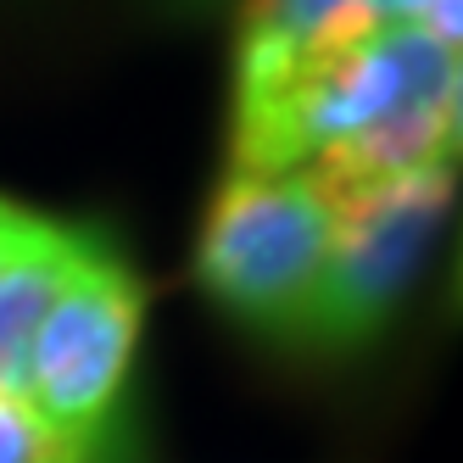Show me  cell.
Instances as JSON below:
<instances>
[{"label": "cell", "mask_w": 463, "mask_h": 463, "mask_svg": "<svg viewBox=\"0 0 463 463\" xmlns=\"http://www.w3.org/2000/svg\"><path fill=\"white\" fill-rule=\"evenodd\" d=\"M424 112H458V45L424 23L235 34L229 174H296L329 146Z\"/></svg>", "instance_id": "6da1fadb"}, {"label": "cell", "mask_w": 463, "mask_h": 463, "mask_svg": "<svg viewBox=\"0 0 463 463\" xmlns=\"http://www.w3.org/2000/svg\"><path fill=\"white\" fill-rule=\"evenodd\" d=\"M335 207L296 174H223L195 229L190 274L207 302L246 335L290 346L324 274Z\"/></svg>", "instance_id": "7a4b0ae2"}, {"label": "cell", "mask_w": 463, "mask_h": 463, "mask_svg": "<svg viewBox=\"0 0 463 463\" xmlns=\"http://www.w3.org/2000/svg\"><path fill=\"white\" fill-rule=\"evenodd\" d=\"M447 213H452V162L380 184L357 202H341L324 274L285 352L313 363H346L369 352L408 307L424 262L441 241Z\"/></svg>", "instance_id": "3957f363"}, {"label": "cell", "mask_w": 463, "mask_h": 463, "mask_svg": "<svg viewBox=\"0 0 463 463\" xmlns=\"http://www.w3.org/2000/svg\"><path fill=\"white\" fill-rule=\"evenodd\" d=\"M146 329V285L123 246L95 235L45 307L23 363V396L61 430H101L128 408Z\"/></svg>", "instance_id": "277c9868"}, {"label": "cell", "mask_w": 463, "mask_h": 463, "mask_svg": "<svg viewBox=\"0 0 463 463\" xmlns=\"http://www.w3.org/2000/svg\"><path fill=\"white\" fill-rule=\"evenodd\" d=\"M95 235H101L95 223L51 218L45 235L0 274V391H23V363H28V346H34V329Z\"/></svg>", "instance_id": "5b68a950"}, {"label": "cell", "mask_w": 463, "mask_h": 463, "mask_svg": "<svg viewBox=\"0 0 463 463\" xmlns=\"http://www.w3.org/2000/svg\"><path fill=\"white\" fill-rule=\"evenodd\" d=\"M0 463H146V430L135 413L101 430H61L23 391H0Z\"/></svg>", "instance_id": "8992f818"}, {"label": "cell", "mask_w": 463, "mask_h": 463, "mask_svg": "<svg viewBox=\"0 0 463 463\" xmlns=\"http://www.w3.org/2000/svg\"><path fill=\"white\" fill-rule=\"evenodd\" d=\"M352 23H424L436 40L458 45V0H241V34L307 40Z\"/></svg>", "instance_id": "52a82bcc"}, {"label": "cell", "mask_w": 463, "mask_h": 463, "mask_svg": "<svg viewBox=\"0 0 463 463\" xmlns=\"http://www.w3.org/2000/svg\"><path fill=\"white\" fill-rule=\"evenodd\" d=\"M174 6H184V12H207L213 0H174Z\"/></svg>", "instance_id": "ba28073f"}]
</instances>
